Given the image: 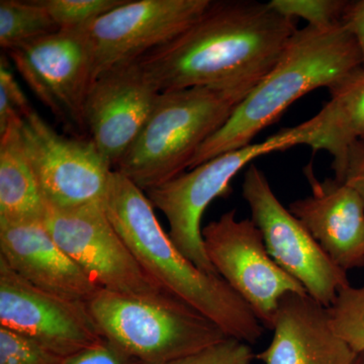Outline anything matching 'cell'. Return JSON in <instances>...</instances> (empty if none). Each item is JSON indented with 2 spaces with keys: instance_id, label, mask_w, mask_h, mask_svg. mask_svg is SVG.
<instances>
[{
  "instance_id": "obj_24",
  "label": "cell",
  "mask_w": 364,
  "mask_h": 364,
  "mask_svg": "<svg viewBox=\"0 0 364 364\" xmlns=\"http://www.w3.org/2000/svg\"><path fill=\"white\" fill-rule=\"evenodd\" d=\"M64 359L35 340L0 327V364H62Z\"/></svg>"
},
{
  "instance_id": "obj_25",
  "label": "cell",
  "mask_w": 364,
  "mask_h": 364,
  "mask_svg": "<svg viewBox=\"0 0 364 364\" xmlns=\"http://www.w3.org/2000/svg\"><path fill=\"white\" fill-rule=\"evenodd\" d=\"M33 109L14 78L11 65L1 56L0 62V133L9 124L20 122Z\"/></svg>"
},
{
  "instance_id": "obj_19",
  "label": "cell",
  "mask_w": 364,
  "mask_h": 364,
  "mask_svg": "<svg viewBox=\"0 0 364 364\" xmlns=\"http://www.w3.org/2000/svg\"><path fill=\"white\" fill-rule=\"evenodd\" d=\"M21 121L0 133V220L42 221L47 207L23 146Z\"/></svg>"
},
{
  "instance_id": "obj_2",
  "label": "cell",
  "mask_w": 364,
  "mask_h": 364,
  "mask_svg": "<svg viewBox=\"0 0 364 364\" xmlns=\"http://www.w3.org/2000/svg\"><path fill=\"white\" fill-rule=\"evenodd\" d=\"M104 205L117 233L162 289L210 318L229 338L251 345L262 337L265 328L250 306L220 275L203 272L177 249L145 191L117 170Z\"/></svg>"
},
{
  "instance_id": "obj_18",
  "label": "cell",
  "mask_w": 364,
  "mask_h": 364,
  "mask_svg": "<svg viewBox=\"0 0 364 364\" xmlns=\"http://www.w3.org/2000/svg\"><path fill=\"white\" fill-rule=\"evenodd\" d=\"M329 92V102L306 121L310 131L306 145L314 151L325 150L331 154L336 177L343 169L349 146L364 140L363 67Z\"/></svg>"
},
{
  "instance_id": "obj_30",
  "label": "cell",
  "mask_w": 364,
  "mask_h": 364,
  "mask_svg": "<svg viewBox=\"0 0 364 364\" xmlns=\"http://www.w3.org/2000/svg\"><path fill=\"white\" fill-rule=\"evenodd\" d=\"M356 364H364V352H363V353L359 354L358 361H356Z\"/></svg>"
},
{
  "instance_id": "obj_12",
  "label": "cell",
  "mask_w": 364,
  "mask_h": 364,
  "mask_svg": "<svg viewBox=\"0 0 364 364\" xmlns=\"http://www.w3.org/2000/svg\"><path fill=\"white\" fill-rule=\"evenodd\" d=\"M212 0H127L82 30L95 80L104 72L142 58L198 20Z\"/></svg>"
},
{
  "instance_id": "obj_26",
  "label": "cell",
  "mask_w": 364,
  "mask_h": 364,
  "mask_svg": "<svg viewBox=\"0 0 364 364\" xmlns=\"http://www.w3.org/2000/svg\"><path fill=\"white\" fill-rule=\"evenodd\" d=\"M255 354L250 345L228 338L205 350L165 364H251Z\"/></svg>"
},
{
  "instance_id": "obj_23",
  "label": "cell",
  "mask_w": 364,
  "mask_h": 364,
  "mask_svg": "<svg viewBox=\"0 0 364 364\" xmlns=\"http://www.w3.org/2000/svg\"><path fill=\"white\" fill-rule=\"evenodd\" d=\"M274 11L294 21L303 18L308 25L327 28L342 23L348 1L345 0H272L268 2Z\"/></svg>"
},
{
  "instance_id": "obj_20",
  "label": "cell",
  "mask_w": 364,
  "mask_h": 364,
  "mask_svg": "<svg viewBox=\"0 0 364 364\" xmlns=\"http://www.w3.org/2000/svg\"><path fill=\"white\" fill-rule=\"evenodd\" d=\"M57 31L58 26L39 0L0 1V46L6 53Z\"/></svg>"
},
{
  "instance_id": "obj_11",
  "label": "cell",
  "mask_w": 364,
  "mask_h": 364,
  "mask_svg": "<svg viewBox=\"0 0 364 364\" xmlns=\"http://www.w3.org/2000/svg\"><path fill=\"white\" fill-rule=\"evenodd\" d=\"M7 54L33 95L65 131L90 138L85 105L95 76L85 32L59 30Z\"/></svg>"
},
{
  "instance_id": "obj_7",
  "label": "cell",
  "mask_w": 364,
  "mask_h": 364,
  "mask_svg": "<svg viewBox=\"0 0 364 364\" xmlns=\"http://www.w3.org/2000/svg\"><path fill=\"white\" fill-rule=\"evenodd\" d=\"M44 223L60 247L100 289L147 301L177 299L141 267L109 221L104 203L71 210L47 208Z\"/></svg>"
},
{
  "instance_id": "obj_6",
  "label": "cell",
  "mask_w": 364,
  "mask_h": 364,
  "mask_svg": "<svg viewBox=\"0 0 364 364\" xmlns=\"http://www.w3.org/2000/svg\"><path fill=\"white\" fill-rule=\"evenodd\" d=\"M308 136L305 123L284 129L263 142L224 153L146 191L153 207L166 217L177 249L203 272L219 275L203 245V213L215 198L230 195L234 177L256 158L306 145Z\"/></svg>"
},
{
  "instance_id": "obj_28",
  "label": "cell",
  "mask_w": 364,
  "mask_h": 364,
  "mask_svg": "<svg viewBox=\"0 0 364 364\" xmlns=\"http://www.w3.org/2000/svg\"><path fill=\"white\" fill-rule=\"evenodd\" d=\"M335 178L355 189L364 200V140L349 146L343 169Z\"/></svg>"
},
{
  "instance_id": "obj_17",
  "label": "cell",
  "mask_w": 364,
  "mask_h": 364,
  "mask_svg": "<svg viewBox=\"0 0 364 364\" xmlns=\"http://www.w3.org/2000/svg\"><path fill=\"white\" fill-rule=\"evenodd\" d=\"M272 341L255 354L263 364H356L359 354L333 329L328 308L308 294H287Z\"/></svg>"
},
{
  "instance_id": "obj_8",
  "label": "cell",
  "mask_w": 364,
  "mask_h": 364,
  "mask_svg": "<svg viewBox=\"0 0 364 364\" xmlns=\"http://www.w3.org/2000/svg\"><path fill=\"white\" fill-rule=\"evenodd\" d=\"M203 239L215 272L250 306L265 329L272 330L284 296L306 294L273 260L252 220H237L236 210L203 228Z\"/></svg>"
},
{
  "instance_id": "obj_29",
  "label": "cell",
  "mask_w": 364,
  "mask_h": 364,
  "mask_svg": "<svg viewBox=\"0 0 364 364\" xmlns=\"http://www.w3.org/2000/svg\"><path fill=\"white\" fill-rule=\"evenodd\" d=\"M342 23L349 28L358 42L364 69V0L348 1Z\"/></svg>"
},
{
  "instance_id": "obj_22",
  "label": "cell",
  "mask_w": 364,
  "mask_h": 364,
  "mask_svg": "<svg viewBox=\"0 0 364 364\" xmlns=\"http://www.w3.org/2000/svg\"><path fill=\"white\" fill-rule=\"evenodd\" d=\"M59 30L82 31L127 0H39Z\"/></svg>"
},
{
  "instance_id": "obj_14",
  "label": "cell",
  "mask_w": 364,
  "mask_h": 364,
  "mask_svg": "<svg viewBox=\"0 0 364 364\" xmlns=\"http://www.w3.org/2000/svg\"><path fill=\"white\" fill-rule=\"evenodd\" d=\"M159 93L136 61L109 69L93 81L86 100V130L112 169L140 135Z\"/></svg>"
},
{
  "instance_id": "obj_9",
  "label": "cell",
  "mask_w": 364,
  "mask_h": 364,
  "mask_svg": "<svg viewBox=\"0 0 364 364\" xmlns=\"http://www.w3.org/2000/svg\"><path fill=\"white\" fill-rule=\"evenodd\" d=\"M243 198L273 260L298 280L311 298L330 308L340 291L350 286L347 272L327 255L303 223L279 202L267 177L254 164L249 165L244 176Z\"/></svg>"
},
{
  "instance_id": "obj_10",
  "label": "cell",
  "mask_w": 364,
  "mask_h": 364,
  "mask_svg": "<svg viewBox=\"0 0 364 364\" xmlns=\"http://www.w3.org/2000/svg\"><path fill=\"white\" fill-rule=\"evenodd\" d=\"M21 134L46 207L104 203L114 169L90 138L62 135L33 107L21 121Z\"/></svg>"
},
{
  "instance_id": "obj_16",
  "label": "cell",
  "mask_w": 364,
  "mask_h": 364,
  "mask_svg": "<svg viewBox=\"0 0 364 364\" xmlns=\"http://www.w3.org/2000/svg\"><path fill=\"white\" fill-rule=\"evenodd\" d=\"M305 173L312 193L289 205L318 245L345 272L364 267V200L336 178L318 181L312 166Z\"/></svg>"
},
{
  "instance_id": "obj_27",
  "label": "cell",
  "mask_w": 364,
  "mask_h": 364,
  "mask_svg": "<svg viewBox=\"0 0 364 364\" xmlns=\"http://www.w3.org/2000/svg\"><path fill=\"white\" fill-rule=\"evenodd\" d=\"M62 364H140L124 349L107 338L76 352Z\"/></svg>"
},
{
  "instance_id": "obj_1",
  "label": "cell",
  "mask_w": 364,
  "mask_h": 364,
  "mask_svg": "<svg viewBox=\"0 0 364 364\" xmlns=\"http://www.w3.org/2000/svg\"><path fill=\"white\" fill-rule=\"evenodd\" d=\"M298 28L267 2L214 1L183 32L136 60L159 92L231 86L254 90Z\"/></svg>"
},
{
  "instance_id": "obj_4",
  "label": "cell",
  "mask_w": 364,
  "mask_h": 364,
  "mask_svg": "<svg viewBox=\"0 0 364 364\" xmlns=\"http://www.w3.org/2000/svg\"><path fill=\"white\" fill-rule=\"evenodd\" d=\"M252 90L202 86L160 92L147 123L114 170L145 193L181 176Z\"/></svg>"
},
{
  "instance_id": "obj_5",
  "label": "cell",
  "mask_w": 364,
  "mask_h": 364,
  "mask_svg": "<svg viewBox=\"0 0 364 364\" xmlns=\"http://www.w3.org/2000/svg\"><path fill=\"white\" fill-rule=\"evenodd\" d=\"M105 338L140 364H165L229 338L181 299L154 301L100 289L88 303Z\"/></svg>"
},
{
  "instance_id": "obj_13",
  "label": "cell",
  "mask_w": 364,
  "mask_h": 364,
  "mask_svg": "<svg viewBox=\"0 0 364 364\" xmlns=\"http://www.w3.org/2000/svg\"><path fill=\"white\" fill-rule=\"evenodd\" d=\"M0 327L66 358L105 339L88 304L38 289L0 259Z\"/></svg>"
},
{
  "instance_id": "obj_21",
  "label": "cell",
  "mask_w": 364,
  "mask_h": 364,
  "mask_svg": "<svg viewBox=\"0 0 364 364\" xmlns=\"http://www.w3.org/2000/svg\"><path fill=\"white\" fill-rule=\"evenodd\" d=\"M334 331L358 354L364 352V286L347 287L328 308Z\"/></svg>"
},
{
  "instance_id": "obj_3",
  "label": "cell",
  "mask_w": 364,
  "mask_h": 364,
  "mask_svg": "<svg viewBox=\"0 0 364 364\" xmlns=\"http://www.w3.org/2000/svg\"><path fill=\"white\" fill-rule=\"evenodd\" d=\"M363 67L358 42L343 23L298 28L272 70L203 143L188 169L251 145L299 98L317 88L330 90Z\"/></svg>"
},
{
  "instance_id": "obj_15",
  "label": "cell",
  "mask_w": 364,
  "mask_h": 364,
  "mask_svg": "<svg viewBox=\"0 0 364 364\" xmlns=\"http://www.w3.org/2000/svg\"><path fill=\"white\" fill-rule=\"evenodd\" d=\"M0 259L38 289L88 304L100 287L53 238L42 221L0 220Z\"/></svg>"
}]
</instances>
